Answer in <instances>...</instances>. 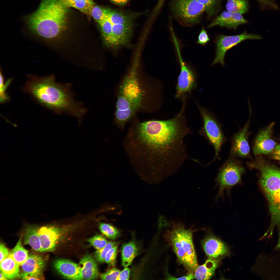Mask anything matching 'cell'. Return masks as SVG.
I'll return each mask as SVG.
<instances>
[{"instance_id":"obj_1","label":"cell","mask_w":280,"mask_h":280,"mask_svg":"<svg viewBox=\"0 0 280 280\" xmlns=\"http://www.w3.org/2000/svg\"><path fill=\"white\" fill-rule=\"evenodd\" d=\"M190 133L180 116L146 121L128 131L124 147L139 174L159 182L175 173L188 158L184 140Z\"/></svg>"},{"instance_id":"obj_2","label":"cell","mask_w":280,"mask_h":280,"mask_svg":"<svg viewBox=\"0 0 280 280\" xmlns=\"http://www.w3.org/2000/svg\"><path fill=\"white\" fill-rule=\"evenodd\" d=\"M28 77L25 90L41 105L58 114L70 115L79 121L87 112L81 102L74 100V94L69 84L57 82L52 75Z\"/></svg>"},{"instance_id":"obj_3","label":"cell","mask_w":280,"mask_h":280,"mask_svg":"<svg viewBox=\"0 0 280 280\" xmlns=\"http://www.w3.org/2000/svg\"><path fill=\"white\" fill-rule=\"evenodd\" d=\"M68 8L60 0H43L27 18V26L33 34L46 41L58 37L66 28Z\"/></svg>"},{"instance_id":"obj_4","label":"cell","mask_w":280,"mask_h":280,"mask_svg":"<svg viewBox=\"0 0 280 280\" xmlns=\"http://www.w3.org/2000/svg\"><path fill=\"white\" fill-rule=\"evenodd\" d=\"M136 63L120 86L116 101L115 122L122 129L142 104L143 93L137 78Z\"/></svg>"},{"instance_id":"obj_5","label":"cell","mask_w":280,"mask_h":280,"mask_svg":"<svg viewBox=\"0 0 280 280\" xmlns=\"http://www.w3.org/2000/svg\"><path fill=\"white\" fill-rule=\"evenodd\" d=\"M191 230L178 224L170 235L174 251L179 260L190 273H194L199 266L193 242Z\"/></svg>"},{"instance_id":"obj_6","label":"cell","mask_w":280,"mask_h":280,"mask_svg":"<svg viewBox=\"0 0 280 280\" xmlns=\"http://www.w3.org/2000/svg\"><path fill=\"white\" fill-rule=\"evenodd\" d=\"M169 8L174 19L188 27L199 23L205 11L204 6L197 0H170Z\"/></svg>"},{"instance_id":"obj_7","label":"cell","mask_w":280,"mask_h":280,"mask_svg":"<svg viewBox=\"0 0 280 280\" xmlns=\"http://www.w3.org/2000/svg\"><path fill=\"white\" fill-rule=\"evenodd\" d=\"M250 168H254L261 173L260 184L268 200L269 207L274 204L280 190V170L275 166L264 163L259 159L247 162Z\"/></svg>"},{"instance_id":"obj_8","label":"cell","mask_w":280,"mask_h":280,"mask_svg":"<svg viewBox=\"0 0 280 280\" xmlns=\"http://www.w3.org/2000/svg\"><path fill=\"white\" fill-rule=\"evenodd\" d=\"M234 157L230 156L219 170L216 180L219 188L216 199L222 197L225 191L229 193L233 187L241 183L245 170L240 161Z\"/></svg>"},{"instance_id":"obj_9","label":"cell","mask_w":280,"mask_h":280,"mask_svg":"<svg viewBox=\"0 0 280 280\" xmlns=\"http://www.w3.org/2000/svg\"><path fill=\"white\" fill-rule=\"evenodd\" d=\"M199 108L203 121V131L215 150V160L224 141L221 125L213 113L201 107Z\"/></svg>"},{"instance_id":"obj_10","label":"cell","mask_w":280,"mask_h":280,"mask_svg":"<svg viewBox=\"0 0 280 280\" xmlns=\"http://www.w3.org/2000/svg\"><path fill=\"white\" fill-rule=\"evenodd\" d=\"M261 37L259 35L248 34L244 31L242 34L233 36L220 35L216 38V56L212 65L220 63L224 65V58L226 51L242 41L248 39H260Z\"/></svg>"},{"instance_id":"obj_11","label":"cell","mask_w":280,"mask_h":280,"mask_svg":"<svg viewBox=\"0 0 280 280\" xmlns=\"http://www.w3.org/2000/svg\"><path fill=\"white\" fill-rule=\"evenodd\" d=\"M179 55L180 72L178 79L176 97L178 98L191 91L195 87L196 75L193 67L185 62Z\"/></svg>"},{"instance_id":"obj_12","label":"cell","mask_w":280,"mask_h":280,"mask_svg":"<svg viewBox=\"0 0 280 280\" xmlns=\"http://www.w3.org/2000/svg\"><path fill=\"white\" fill-rule=\"evenodd\" d=\"M62 228L48 225L38 228L41 252L52 251L54 250L63 234Z\"/></svg>"},{"instance_id":"obj_13","label":"cell","mask_w":280,"mask_h":280,"mask_svg":"<svg viewBox=\"0 0 280 280\" xmlns=\"http://www.w3.org/2000/svg\"><path fill=\"white\" fill-rule=\"evenodd\" d=\"M275 123L274 122L271 123L258 134L253 147L255 155L268 154L274 150L276 143L272 138V134Z\"/></svg>"},{"instance_id":"obj_14","label":"cell","mask_w":280,"mask_h":280,"mask_svg":"<svg viewBox=\"0 0 280 280\" xmlns=\"http://www.w3.org/2000/svg\"><path fill=\"white\" fill-rule=\"evenodd\" d=\"M250 119L243 127L234 135L232 141L230 156L242 158L249 157L250 149L248 137Z\"/></svg>"},{"instance_id":"obj_15","label":"cell","mask_w":280,"mask_h":280,"mask_svg":"<svg viewBox=\"0 0 280 280\" xmlns=\"http://www.w3.org/2000/svg\"><path fill=\"white\" fill-rule=\"evenodd\" d=\"M247 23V21L242 14L224 11L215 18L208 25V27L210 28L215 26H219L221 27H226L236 30L239 25Z\"/></svg>"},{"instance_id":"obj_16","label":"cell","mask_w":280,"mask_h":280,"mask_svg":"<svg viewBox=\"0 0 280 280\" xmlns=\"http://www.w3.org/2000/svg\"><path fill=\"white\" fill-rule=\"evenodd\" d=\"M53 264L56 270L65 278L74 280H83L79 264L65 259L56 260Z\"/></svg>"},{"instance_id":"obj_17","label":"cell","mask_w":280,"mask_h":280,"mask_svg":"<svg viewBox=\"0 0 280 280\" xmlns=\"http://www.w3.org/2000/svg\"><path fill=\"white\" fill-rule=\"evenodd\" d=\"M202 244L204 250L209 257L216 258L228 254V249L221 240L212 235L207 236Z\"/></svg>"},{"instance_id":"obj_18","label":"cell","mask_w":280,"mask_h":280,"mask_svg":"<svg viewBox=\"0 0 280 280\" xmlns=\"http://www.w3.org/2000/svg\"><path fill=\"white\" fill-rule=\"evenodd\" d=\"M45 261L41 256L30 254L25 261L21 265L23 273L31 275H42L45 265Z\"/></svg>"},{"instance_id":"obj_19","label":"cell","mask_w":280,"mask_h":280,"mask_svg":"<svg viewBox=\"0 0 280 280\" xmlns=\"http://www.w3.org/2000/svg\"><path fill=\"white\" fill-rule=\"evenodd\" d=\"M132 31V24H113L110 45L116 46L126 43L131 37Z\"/></svg>"},{"instance_id":"obj_20","label":"cell","mask_w":280,"mask_h":280,"mask_svg":"<svg viewBox=\"0 0 280 280\" xmlns=\"http://www.w3.org/2000/svg\"><path fill=\"white\" fill-rule=\"evenodd\" d=\"M83 280H93L99 275L97 265L91 255L87 254L80 260L79 264Z\"/></svg>"},{"instance_id":"obj_21","label":"cell","mask_w":280,"mask_h":280,"mask_svg":"<svg viewBox=\"0 0 280 280\" xmlns=\"http://www.w3.org/2000/svg\"><path fill=\"white\" fill-rule=\"evenodd\" d=\"M220 260L209 257L202 265L199 266L195 271L194 276L197 280H209L214 275Z\"/></svg>"},{"instance_id":"obj_22","label":"cell","mask_w":280,"mask_h":280,"mask_svg":"<svg viewBox=\"0 0 280 280\" xmlns=\"http://www.w3.org/2000/svg\"><path fill=\"white\" fill-rule=\"evenodd\" d=\"M19 265L9 254L0 262L1 271L9 279H13L20 276Z\"/></svg>"},{"instance_id":"obj_23","label":"cell","mask_w":280,"mask_h":280,"mask_svg":"<svg viewBox=\"0 0 280 280\" xmlns=\"http://www.w3.org/2000/svg\"><path fill=\"white\" fill-rule=\"evenodd\" d=\"M38 227L34 226L27 227L24 236V243L29 245L34 250L41 252L38 234Z\"/></svg>"},{"instance_id":"obj_24","label":"cell","mask_w":280,"mask_h":280,"mask_svg":"<svg viewBox=\"0 0 280 280\" xmlns=\"http://www.w3.org/2000/svg\"><path fill=\"white\" fill-rule=\"evenodd\" d=\"M138 252V249L135 243L133 241L124 243L121 249L122 263L126 267L131 264Z\"/></svg>"},{"instance_id":"obj_25","label":"cell","mask_w":280,"mask_h":280,"mask_svg":"<svg viewBox=\"0 0 280 280\" xmlns=\"http://www.w3.org/2000/svg\"><path fill=\"white\" fill-rule=\"evenodd\" d=\"M65 6L73 8L89 15L90 10L95 4L93 0H60Z\"/></svg>"},{"instance_id":"obj_26","label":"cell","mask_w":280,"mask_h":280,"mask_svg":"<svg viewBox=\"0 0 280 280\" xmlns=\"http://www.w3.org/2000/svg\"><path fill=\"white\" fill-rule=\"evenodd\" d=\"M107 18L113 24H132L131 17L121 12L106 8Z\"/></svg>"},{"instance_id":"obj_27","label":"cell","mask_w":280,"mask_h":280,"mask_svg":"<svg viewBox=\"0 0 280 280\" xmlns=\"http://www.w3.org/2000/svg\"><path fill=\"white\" fill-rule=\"evenodd\" d=\"M21 239V236L15 247L9 254L19 266L25 261L29 256L28 251L23 247Z\"/></svg>"},{"instance_id":"obj_28","label":"cell","mask_w":280,"mask_h":280,"mask_svg":"<svg viewBox=\"0 0 280 280\" xmlns=\"http://www.w3.org/2000/svg\"><path fill=\"white\" fill-rule=\"evenodd\" d=\"M249 8L247 0H227L226 5L227 11L242 15L247 12Z\"/></svg>"},{"instance_id":"obj_29","label":"cell","mask_w":280,"mask_h":280,"mask_svg":"<svg viewBox=\"0 0 280 280\" xmlns=\"http://www.w3.org/2000/svg\"><path fill=\"white\" fill-rule=\"evenodd\" d=\"M270 209L271 220L270 229L273 231L275 227H277L278 234L280 236V190L274 205Z\"/></svg>"},{"instance_id":"obj_30","label":"cell","mask_w":280,"mask_h":280,"mask_svg":"<svg viewBox=\"0 0 280 280\" xmlns=\"http://www.w3.org/2000/svg\"><path fill=\"white\" fill-rule=\"evenodd\" d=\"M205 7L207 17L210 18L219 10L221 0H197Z\"/></svg>"},{"instance_id":"obj_31","label":"cell","mask_w":280,"mask_h":280,"mask_svg":"<svg viewBox=\"0 0 280 280\" xmlns=\"http://www.w3.org/2000/svg\"><path fill=\"white\" fill-rule=\"evenodd\" d=\"M99 225L101 232L108 238L114 239L120 235L119 231L111 224L100 222Z\"/></svg>"},{"instance_id":"obj_32","label":"cell","mask_w":280,"mask_h":280,"mask_svg":"<svg viewBox=\"0 0 280 280\" xmlns=\"http://www.w3.org/2000/svg\"><path fill=\"white\" fill-rule=\"evenodd\" d=\"M102 32L106 41L111 45L112 38L113 24L107 18H106L99 23Z\"/></svg>"},{"instance_id":"obj_33","label":"cell","mask_w":280,"mask_h":280,"mask_svg":"<svg viewBox=\"0 0 280 280\" xmlns=\"http://www.w3.org/2000/svg\"><path fill=\"white\" fill-rule=\"evenodd\" d=\"M119 242H108L106 245L102 248L96 250L94 254L96 260L100 263H103L105 261L106 255L109 250L115 245L118 244Z\"/></svg>"},{"instance_id":"obj_34","label":"cell","mask_w":280,"mask_h":280,"mask_svg":"<svg viewBox=\"0 0 280 280\" xmlns=\"http://www.w3.org/2000/svg\"><path fill=\"white\" fill-rule=\"evenodd\" d=\"M89 15L99 23L104 19L107 18L106 8L96 5L95 4L91 8Z\"/></svg>"},{"instance_id":"obj_35","label":"cell","mask_w":280,"mask_h":280,"mask_svg":"<svg viewBox=\"0 0 280 280\" xmlns=\"http://www.w3.org/2000/svg\"><path fill=\"white\" fill-rule=\"evenodd\" d=\"M87 241L96 250L104 247L108 242L104 237L100 235H95L88 239Z\"/></svg>"},{"instance_id":"obj_36","label":"cell","mask_w":280,"mask_h":280,"mask_svg":"<svg viewBox=\"0 0 280 280\" xmlns=\"http://www.w3.org/2000/svg\"><path fill=\"white\" fill-rule=\"evenodd\" d=\"M12 79H8L6 83H4L3 76L1 70L0 72V102L3 103L8 101L9 99V97L5 93L6 88Z\"/></svg>"},{"instance_id":"obj_37","label":"cell","mask_w":280,"mask_h":280,"mask_svg":"<svg viewBox=\"0 0 280 280\" xmlns=\"http://www.w3.org/2000/svg\"><path fill=\"white\" fill-rule=\"evenodd\" d=\"M263 10H276L279 9L278 5L274 0H256Z\"/></svg>"},{"instance_id":"obj_38","label":"cell","mask_w":280,"mask_h":280,"mask_svg":"<svg viewBox=\"0 0 280 280\" xmlns=\"http://www.w3.org/2000/svg\"><path fill=\"white\" fill-rule=\"evenodd\" d=\"M118 245L116 244L112 248L108 251L104 261L110 265H114L115 264Z\"/></svg>"},{"instance_id":"obj_39","label":"cell","mask_w":280,"mask_h":280,"mask_svg":"<svg viewBox=\"0 0 280 280\" xmlns=\"http://www.w3.org/2000/svg\"><path fill=\"white\" fill-rule=\"evenodd\" d=\"M120 272L117 268H114L101 274L100 277L102 280H117Z\"/></svg>"},{"instance_id":"obj_40","label":"cell","mask_w":280,"mask_h":280,"mask_svg":"<svg viewBox=\"0 0 280 280\" xmlns=\"http://www.w3.org/2000/svg\"><path fill=\"white\" fill-rule=\"evenodd\" d=\"M208 35L204 27H202L198 37L197 43L199 44L205 45L209 40Z\"/></svg>"},{"instance_id":"obj_41","label":"cell","mask_w":280,"mask_h":280,"mask_svg":"<svg viewBox=\"0 0 280 280\" xmlns=\"http://www.w3.org/2000/svg\"><path fill=\"white\" fill-rule=\"evenodd\" d=\"M9 254L8 250L4 244L1 243L0 245V262L5 258Z\"/></svg>"},{"instance_id":"obj_42","label":"cell","mask_w":280,"mask_h":280,"mask_svg":"<svg viewBox=\"0 0 280 280\" xmlns=\"http://www.w3.org/2000/svg\"><path fill=\"white\" fill-rule=\"evenodd\" d=\"M194 279H195V278L194 273H190L187 275L178 277H176L171 276H169L167 277L166 279L168 280H191Z\"/></svg>"},{"instance_id":"obj_43","label":"cell","mask_w":280,"mask_h":280,"mask_svg":"<svg viewBox=\"0 0 280 280\" xmlns=\"http://www.w3.org/2000/svg\"><path fill=\"white\" fill-rule=\"evenodd\" d=\"M130 269L127 267L125 268L121 271L117 280H128L129 278Z\"/></svg>"},{"instance_id":"obj_44","label":"cell","mask_w":280,"mask_h":280,"mask_svg":"<svg viewBox=\"0 0 280 280\" xmlns=\"http://www.w3.org/2000/svg\"><path fill=\"white\" fill-rule=\"evenodd\" d=\"M19 277L23 280H40L44 279L43 275H31L23 273L20 275Z\"/></svg>"},{"instance_id":"obj_45","label":"cell","mask_w":280,"mask_h":280,"mask_svg":"<svg viewBox=\"0 0 280 280\" xmlns=\"http://www.w3.org/2000/svg\"><path fill=\"white\" fill-rule=\"evenodd\" d=\"M271 153V157L272 159L280 160V145L276 146Z\"/></svg>"},{"instance_id":"obj_46","label":"cell","mask_w":280,"mask_h":280,"mask_svg":"<svg viewBox=\"0 0 280 280\" xmlns=\"http://www.w3.org/2000/svg\"><path fill=\"white\" fill-rule=\"evenodd\" d=\"M112 2L118 5H123L126 4L129 0H110Z\"/></svg>"},{"instance_id":"obj_47","label":"cell","mask_w":280,"mask_h":280,"mask_svg":"<svg viewBox=\"0 0 280 280\" xmlns=\"http://www.w3.org/2000/svg\"><path fill=\"white\" fill-rule=\"evenodd\" d=\"M0 280H8L9 279L1 271H0Z\"/></svg>"}]
</instances>
